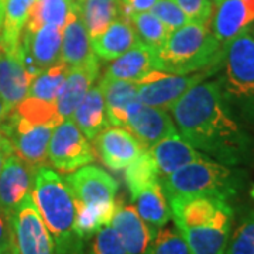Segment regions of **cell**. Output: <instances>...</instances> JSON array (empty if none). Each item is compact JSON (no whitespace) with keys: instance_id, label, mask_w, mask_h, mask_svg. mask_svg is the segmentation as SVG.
Segmentation results:
<instances>
[{"instance_id":"1","label":"cell","mask_w":254,"mask_h":254,"mask_svg":"<svg viewBox=\"0 0 254 254\" xmlns=\"http://www.w3.org/2000/svg\"><path fill=\"white\" fill-rule=\"evenodd\" d=\"M170 110L175 128L196 150L226 165L254 160V138L236 120L219 81L199 82Z\"/></svg>"},{"instance_id":"2","label":"cell","mask_w":254,"mask_h":254,"mask_svg":"<svg viewBox=\"0 0 254 254\" xmlns=\"http://www.w3.org/2000/svg\"><path fill=\"white\" fill-rule=\"evenodd\" d=\"M31 198L54 240L57 254H83L85 242L73 230L75 202L63 177L47 165L38 167Z\"/></svg>"},{"instance_id":"3","label":"cell","mask_w":254,"mask_h":254,"mask_svg":"<svg viewBox=\"0 0 254 254\" xmlns=\"http://www.w3.org/2000/svg\"><path fill=\"white\" fill-rule=\"evenodd\" d=\"M223 44L208 26L188 21L170 33L158 50L160 71L170 73H193L218 69Z\"/></svg>"},{"instance_id":"4","label":"cell","mask_w":254,"mask_h":254,"mask_svg":"<svg viewBox=\"0 0 254 254\" xmlns=\"http://www.w3.org/2000/svg\"><path fill=\"white\" fill-rule=\"evenodd\" d=\"M161 185L167 199L206 195L229 200L243 188L245 180L242 171L203 157L161 178Z\"/></svg>"},{"instance_id":"5","label":"cell","mask_w":254,"mask_h":254,"mask_svg":"<svg viewBox=\"0 0 254 254\" xmlns=\"http://www.w3.org/2000/svg\"><path fill=\"white\" fill-rule=\"evenodd\" d=\"M220 65L219 82L227 103L254 125V37L249 28L223 44Z\"/></svg>"},{"instance_id":"6","label":"cell","mask_w":254,"mask_h":254,"mask_svg":"<svg viewBox=\"0 0 254 254\" xmlns=\"http://www.w3.org/2000/svg\"><path fill=\"white\" fill-rule=\"evenodd\" d=\"M47 160L57 171L69 174L93 163L95 150L72 119H65L53 130Z\"/></svg>"},{"instance_id":"7","label":"cell","mask_w":254,"mask_h":254,"mask_svg":"<svg viewBox=\"0 0 254 254\" xmlns=\"http://www.w3.org/2000/svg\"><path fill=\"white\" fill-rule=\"evenodd\" d=\"M213 72L215 69L178 75L154 69L137 81V96L147 106L170 110L182 95Z\"/></svg>"},{"instance_id":"8","label":"cell","mask_w":254,"mask_h":254,"mask_svg":"<svg viewBox=\"0 0 254 254\" xmlns=\"http://www.w3.org/2000/svg\"><path fill=\"white\" fill-rule=\"evenodd\" d=\"M16 254H57L54 240L37 210L31 193L9 216Z\"/></svg>"},{"instance_id":"9","label":"cell","mask_w":254,"mask_h":254,"mask_svg":"<svg viewBox=\"0 0 254 254\" xmlns=\"http://www.w3.org/2000/svg\"><path fill=\"white\" fill-rule=\"evenodd\" d=\"M6 137L14 148V153L31 167H44L47 160L48 143L53 134V126L31 125L11 110L7 119L0 123Z\"/></svg>"},{"instance_id":"10","label":"cell","mask_w":254,"mask_h":254,"mask_svg":"<svg viewBox=\"0 0 254 254\" xmlns=\"http://www.w3.org/2000/svg\"><path fill=\"white\" fill-rule=\"evenodd\" d=\"M73 200L89 206L112 205L116 202L118 182L96 165H83L65 178Z\"/></svg>"},{"instance_id":"11","label":"cell","mask_w":254,"mask_h":254,"mask_svg":"<svg viewBox=\"0 0 254 254\" xmlns=\"http://www.w3.org/2000/svg\"><path fill=\"white\" fill-rule=\"evenodd\" d=\"M63 28L43 26L34 31H23L20 51L26 66L33 76L61 63Z\"/></svg>"},{"instance_id":"12","label":"cell","mask_w":254,"mask_h":254,"mask_svg":"<svg viewBox=\"0 0 254 254\" xmlns=\"http://www.w3.org/2000/svg\"><path fill=\"white\" fill-rule=\"evenodd\" d=\"M92 141L95 143L102 163L113 171L125 170L134 158L147 150L131 131L120 126L103 128Z\"/></svg>"},{"instance_id":"13","label":"cell","mask_w":254,"mask_h":254,"mask_svg":"<svg viewBox=\"0 0 254 254\" xmlns=\"http://www.w3.org/2000/svg\"><path fill=\"white\" fill-rule=\"evenodd\" d=\"M37 168L16 153L6 158L0 174V210L9 218L20 202L31 193Z\"/></svg>"},{"instance_id":"14","label":"cell","mask_w":254,"mask_h":254,"mask_svg":"<svg viewBox=\"0 0 254 254\" xmlns=\"http://www.w3.org/2000/svg\"><path fill=\"white\" fill-rule=\"evenodd\" d=\"M98 60L91 46V38L79 17L76 3L71 1L66 20L63 27L61 63L68 68L81 66Z\"/></svg>"},{"instance_id":"15","label":"cell","mask_w":254,"mask_h":254,"mask_svg":"<svg viewBox=\"0 0 254 254\" xmlns=\"http://www.w3.org/2000/svg\"><path fill=\"white\" fill-rule=\"evenodd\" d=\"M212 33L226 43L254 23V0H218L213 3Z\"/></svg>"},{"instance_id":"16","label":"cell","mask_w":254,"mask_h":254,"mask_svg":"<svg viewBox=\"0 0 254 254\" xmlns=\"http://www.w3.org/2000/svg\"><path fill=\"white\" fill-rule=\"evenodd\" d=\"M33 78L20 48L0 53V96L11 109L27 96Z\"/></svg>"},{"instance_id":"17","label":"cell","mask_w":254,"mask_h":254,"mask_svg":"<svg viewBox=\"0 0 254 254\" xmlns=\"http://www.w3.org/2000/svg\"><path fill=\"white\" fill-rule=\"evenodd\" d=\"M126 127L143 143L145 148H150L164 137L177 131L173 118L167 113V110L147 106L144 103H140L130 113Z\"/></svg>"},{"instance_id":"18","label":"cell","mask_w":254,"mask_h":254,"mask_svg":"<svg viewBox=\"0 0 254 254\" xmlns=\"http://www.w3.org/2000/svg\"><path fill=\"white\" fill-rule=\"evenodd\" d=\"M98 85L105 98L109 125L126 127L130 113L141 103L137 96V82L113 79L103 75Z\"/></svg>"},{"instance_id":"19","label":"cell","mask_w":254,"mask_h":254,"mask_svg":"<svg viewBox=\"0 0 254 254\" xmlns=\"http://www.w3.org/2000/svg\"><path fill=\"white\" fill-rule=\"evenodd\" d=\"M98 76H99V60H95L81 66L69 68V72L65 78L63 88L55 99L57 112L64 120L71 119L75 109L91 89Z\"/></svg>"},{"instance_id":"20","label":"cell","mask_w":254,"mask_h":254,"mask_svg":"<svg viewBox=\"0 0 254 254\" xmlns=\"http://www.w3.org/2000/svg\"><path fill=\"white\" fill-rule=\"evenodd\" d=\"M127 254H143L147 246L154 239L151 230L140 218L136 208L116 200V209L110 222Z\"/></svg>"},{"instance_id":"21","label":"cell","mask_w":254,"mask_h":254,"mask_svg":"<svg viewBox=\"0 0 254 254\" xmlns=\"http://www.w3.org/2000/svg\"><path fill=\"white\" fill-rule=\"evenodd\" d=\"M154 69H160L158 50L138 41L136 46L110 63L105 76L137 82Z\"/></svg>"},{"instance_id":"22","label":"cell","mask_w":254,"mask_h":254,"mask_svg":"<svg viewBox=\"0 0 254 254\" xmlns=\"http://www.w3.org/2000/svg\"><path fill=\"white\" fill-rule=\"evenodd\" d=\"M148 151L158 168L160 178L173 174L187 164L206 157L199 150L192 147L187 140H184L178 131L164 137L163 140L151 145Z\"/></svg>"},{"instance_id":"23","label":"cell","mask_w":254,"mask_h":254,"mask_svg":"<svg viewBox=\"0 0 254 254\" xmlns=\"http://www.w3.org/2000/svg\"><path fill=\"white\" fill-rule=\"evenodd\" d=\"M140 41L130 20L116 18L99 37L91 40L92 50L102 61H113Z\"/></svg>"},{"instance_id":"24","label":"cell","mask_w":254,"mask_h":254,"mask_svg":"<svg viewBox=\"0 0 254 254\" xmlns=\"http://www.w3.org/2000/svg\"><path fill=\"white\" fill-rule=\"evenodd\" d=\"M131 200L136 205L137 213L151 230L153 236H155L157 232L165 226L171 219V209L161 181L155 182L138 192Z\"/></svg>"},{"instance_id":"25","label":"cell","mask_w":254,"mask_h":254,"mask_svg":"<svg viewBox=\"0 0 254 254\" xmlns=\"http://www.w3.org/2000/svg\"><path fill=\"white\" fill-rule=\"evenodd\" d=\"M190 254H225L232 223H215L178 230Z\"/></svg>"},{"instance_id":"26","label":"cell","mask_w":254,"mask_h":254,"mask_svg":"<svg viewBox=\"0 0 254 254\" xmlns=\"http://www.w3.org/2000/svg\"><path fill=\"white\" fill-rule=\"evenodd\" d=\"M71 119L91 141L103 128L108 127L109 122L106 116V105L99 85L91 86V89L72 113Z\"/></svg>"},{"instance_id":"27","label":"cell","mask_w":254,"mask_h":254,"mask_svg":"<svg viewBox=\"0 0 254 254\" xmlns=\"http://www.w3.org/2000/svg\"><path fill=\"white\" fill-rule=\"evenodd\" d=\"M34 0H3V51H17Z\"/></svg>"},{"instance_id":"28","label":"cell","mask_w":254,"mask_h":254,"mask_svg":"<svg viewBox=\"0 0 254 254\" xmlns=\"http://www.w3.org/2000/svg\"><path fill=\"white\" fill-rule=\"evenodd\" d=\"M75 3L91 40L120 17V0H76Z\"/></svg>"},{"instance_id":"29","label":"cell","mask_w":254,"mask_h":254,"mask_svg":"<svg viewBox=\"0 0 254 254\" xmlns=\"http://www.w3.org/2000/svg\"><path fill=\"white\" fill-rule=\"evenodd\" d=\"M115 209H116V202L112 205H100V206H89L75 202L73 230L76 236L83 242L91 239L100 227L110 225Z\"/></svg>"},{"instance_id":"30","label":"cell","mask_w":254,"mask_h":254,"mask_svg":"<svg viewBox=\"0 0 254 254\" xmlns=\"http://www.w3.org/2000/svg\"><path fill=\"white\" fill-rule=\"evenodd\" d=\"M125 170H126L125 181H126L131 199L138 192L145 190L147 187L161 181L155 161L153 160L150 151H147V150L143 151L137 158H134Z\"/></svg>"},{"instance_id":"31","label":"cell","mask_w":254,"mask_h":254,"mask_svg":"<svg viewBox=\"0 0 254 254\" xmlns=\"http://www.w3.org/2000/svg\"><path fill=\"white\" fill-rule=\"evenodd\" d=\"M69 7V0H34L24 30L34 31L47 24L63 28Z\"/></svg>"},{"instance_id":"32","label":"cell","mask_w":254,"mask_h":254,"mask_svg":"<svg viewBox=\"0 0 254 254\" xmlns=\"http://www.w3.org/2000/svg\"><path fill=\"white\" fill-rule=\"evenodd\" d=\"M68 72L69 68L64 63H58L50 66L48 69L40 72L33 78L27 96H33L47 102H55Z\"/></svg>"},{"instance_id":"33","label":"cell","mask_w":254,"mask_h":254,"mask_svg":"<svg viewBox=\"0 0 254 254\" xmlns=\"http://www.w3.org/2000/svg\"><path fill=\"white\" fill-rule=\"evenodd\" d=\"M11 110L18 118L31 125H47V126L57 127L64 122V119L57 112L55 102H47L33 96H26Z\"/></svg>"},{"instance_id":"34","label":"cell","mask_w":254,"mask_h":254,"mask_svg":"<svg viewBox=\"0 0 254 254\" xmlns=\"http://www.w3.org/2000/svg\"><path fill=\"white\" fill-rule=\"evenodd\" d=\"M130 23L136 30L140 41H143L144 44L153 47L155 50H160L170 36V30L151 11H144L131 16Z\"/></svg>"},{"instance_id":"35","label":"cell","mask_w":254,"mask_h":254,"mask_svg":"<svg viewBox=\"0 0 254 254\" xmlns=\"http://www.w3.org/2000/svg\"><path fill=\"white\" fill-rule=\"evenodd\" d=\"M143 254H190L178 229H160Z\"/></svg>"},{"instance_id":"36","label":"cell","mask_w":254,"mask_h":254,"mask_svg":"<svg viewBox=\"0 0 254 254\" xmlns=\"http://www.w3.org/2000/svg\"><path fill=\"white\" fill-rule=\"evenodd\" d=\"M225 254H254V210L242 219L229 237Z\"/></svg>"},{"instance_id":"37","label":"cell","mask_w":254,"mask_h":254,"mask_svg":"<svg viewBox=\"0 0 254 254\" xmlns=\"http://www.w3.org/2000/svg\"><path fill=\"white\" fill-rule=\"evenodd\" d=\"M91 239L89 249L85 254H127L112 225L100 227Z\"/></svg>"},{"instance_id":"38","label":"cell","mask_w":254,"mask_h":254,"mask_svg":"<svg viewBox=\"0 0 254 254\" xmlns=\"http://www.w3.org/2000/svg\"><path fill=\"white\" fill-rule=\"evenodd\" d=\"M151 13L163 21L170 33L188 23L187 16L174 0H158L151 9Z\"/></svg>"},{"instance_id":"39","label":"cell","mask_w":254,"mask_h":254,"mask_svg":"<svg viewBox=\"0 0 254 254\" xmlns=\"http://www.w3.org/2000/svg\"><path fill=\"white\" fill-rule=\"evenodd\" d=\"M188 21L208 26L213 16V0H174Z\"/></svg>"},{"instance_id":"40","label":"cell","mask_w":254,"mask_h":254,"mask_svg":"<svg viewBox=\"0 0 254 254\" xmlns=\"http://www.w3.org/2000/svg\"><path fill=\"white\" fill-rule=\"evenodd\" d=\"M158 0H120V16L130 20L131 16L151 11Z\"/></svg>"},{"instance_id":"41","label":"cell","mask_w":254,"mask_h":254,"mask_svg":"<svg viewBox=\"0 0 254 254\" xmlns=\"http://www.w3.org/2000/svg\"><path fill=\"white\" fill-rule=\"evenodd\" d=\"M11 252H14V242L10 220L0 210V254H9Z\"/></svg>"},{"instance_id":"42","label":"cell","mask_w":254,"mask_h":254,"mask_svg":"<svg viewBox=\"0 0 254 254\" xmlns=\"http://www.w3.org/2000/svg\"><path fill=\"white\" fill-rule=\"evenodd\" d=\"M13 153H14V148H13L9 138L0 144V174H1V170H3V165L6 163V158Z\"/></svg>"},{"instance_id":"43","label":"cell","mask_w":254,"mask_h":254,"mask_svg":"<svg viewBox=\"0 0 254 254\" xmlns=\"http://www.w3.org/2000/svg\"><path fill=\"white\" fill-rule=\"evenodd\" d=\"M10 112H11V108H10L9 105L1 99V96H0V123H3V122L7 119V116L10 115Z\"/></svg>"},{"instance_id":"44","label":"cell","mask_w":254,"mask_h":254,"mask_svg":"<svg viewBox=\"0 0 254 254\" xmlns=\"http://www.w3.org/2000/svg\"><path fill=\"white\" fill-rule=\"evenodd\" d=\"M1 20H3V0H0V53L3 51V46H1Z\"/></svg>"},{"instance_id":"45","label":"cell","mask_w":254,"mask_h":254,"mask_svg":"<svg viewBox=\"0 0 254 254\" xmlns=\"http://www.w3.org/2000/svg\"><path fill=\"white\" fill-rule=\"evenodd\" d=\"M6 140H7V137H6L4 131H3V128H1V126H0V144H1L3 141H6Z\"/></svg>"},{"instance_id":"46","label":"cell","mask_w":254,"mask_h":254,"mask_svg":"<svg viewBox=\"0 0 254 254\" xmlns=\"http://www.w3.org/2000/svg\"><path fill=\"white\" fill-rule=\"evenodd\" d=\"M250 196H252V198L254 199V185L252 187V190H250Z\"/></svg>"},{"instance_id":"47","label":"cell","mask_w":254,"mask_h":254,"mask_svg":"<svg viewBox=\"0 0 254 254\" xmlns=\"http://www.w3.org/2000/svg\"><path fill=\"white\" fill-rule=\"evenodd\" d=\"M250 33H252V36H253V37H254V27H253V28H252V30H250Z\"/></svg>"},{"instance_id":"48","label":"cell","mask_w":254,"mask_h":254,"mask_svg":"<svg viewBox=\"0 0 254 254\" xmlns=\"http://www.w3.org/2000/svg\"><path fill=\"white\" fill-rule=\"evenodd\" d=\"M9 254H16V252H11V253H9Z\"/></svg>"},{"instance_id":"49","label":"cell","mask_w":254,"mask_h":254,"mask_svg":"<svg viewBox=\"0 0 254 254\" xmlns=\"http://www.w3.org/2000/svg\"><path fill=\"white\" fill-rule=\"evenodd\" d=\"M216 1H218V0H213V3H216Z\"/></svg>"},{"instance_id":"50","label":"cell","mask_w":254,"mask_h":254,"mask_svg":"<svg viewBox=\"0 0 254 254\" xmlns=\"http://www.w3.org/2000/svg\"><path fill=\"white\" fill-rule=\"evenodd\" d=\"M69 1H76V0H69Z\"/></svg>"}]
</instances>
